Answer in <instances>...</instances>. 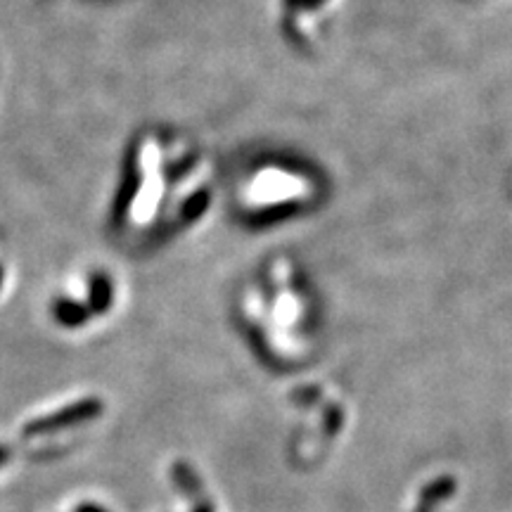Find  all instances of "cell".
Returning a JSON list of instances; mask_svg holds the SVG:
<instances>
[{
	"mask_svg": "<svg viewBox=\"0 0 512 512\" xmlns=\"http://www.w3.org/2000/svg\"><path fill=\"white\" fill-rule=\"evenodd\" d=\"M17 278H19V259L8 238L0 233V304L10 297L12 290H15Z\"/></svg>",
	"mask_w": 512,
	"mask_h": 512,
	"instance_id": "obj_4",
	"label": "cell"
},
{
	"mask_svg": "<svg viewBox=\"0 0 512 512\" xmlns=\"http://www.w3.org/2000/svg\"><path fill=\"white\" fill-rule=\"evenodd\" d=\"M216 169L190 136L171 126L138 128L121 157L110 200V233L136 252L169 245L209 214Z\"/></svg>",
	"mask_w": 512,
	"mask_h": 512,
	"instance_id": "obj_1",
	"label": "cell"
},
{
	"mask_svg": "<svg viewBox=\"0 0 512 512\" xmlns=\"http://www.w3.org/2000/svg\"><path fill=\"white\" fill-rule=\"evenodd\" d=\"M3 460H5V451H3V448H0V463H3Z\"/></svg>",
	"mask_w": 512,
	"mask_h": 512,
	"instance_id": "obj_6",
	"label": "cell"
},
{
	"mask_svg": "<svg viewBox=\"0 0 512 512\" xmlns=\"http://www.w3.org/2000/svg\"><path fill=\"white\" fill-rule=\"evenodd\" d=\"M74 3L95 5V8H100V5H119V3H126V0H74Z\"/></svg>",
	"mask_w": 512,
	"mask_h": 512,
	"instance_id": "obj_5",
	"label": "cell"
},
{
	"mask_svg": "<svg viewBox=\"0 0 512 512\" xmlns=\"http://www.w3.org/2000/svg\"><path fill=\"white\" fill-rule=\"evenodd\" d=\"M98 411H100V403L93 401V399L69 403V406L60 408V411H53V413L43 415V420H36L34 425H29L27 432H36L38 434V432L57 430V427L76 425V422L88 420V418H93V415H98Z\"/></svg>",
	"mask_w": 512,
	"mask_h": 512,
	"instance_id": "obj_3",
	"label": "cell"
},
{
	"mask_svg": "<svg viewBox=\"0 0 512 512\" xmlns=\"http://www.w3.org/2000/svg\"><path fill=\"white\" fill-rule=\"evenodd\" d=\"M126 280L105 256H83L69 264L48 294V318L57 330L81 332L112 318L124 302Z\"/></svg>",
	"mask_w": 512,
	"mask_h": 512,
	"instance_id": "obj_2",
	"label": "cell"
}]
</instances>
